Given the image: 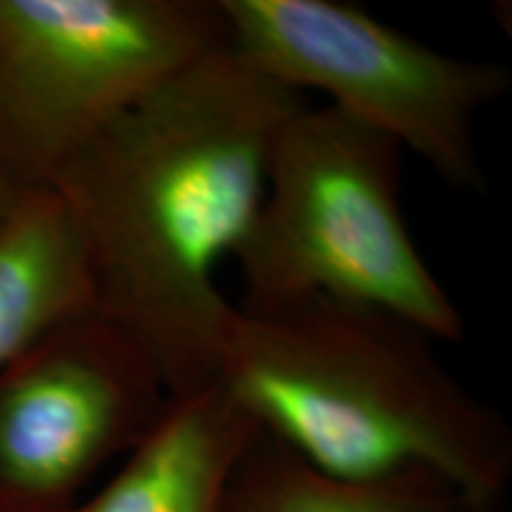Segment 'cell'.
I'll return each mask as SVG.
<instances>
[{
	"instance_id": "6da1fadb",
	"label": "cell",
	"mask_w": 512,
	"mask_h": 512,
	"mask_svg": "<svg viewBox=\"0 0 512 512\" xmlns=\"http://www.w3.org/2000/svg\"><path fill=\"white\" fill-rule=\"evenodd\" d=\"M304 93L233 46L171 76L57 174L86 252L93 313L131 339L169 394L219 380L235 311L216 285Z\"/></svg>"
},
{
	"instance_id": "7a4b0ae2",
	"label": "cell",
	"mask_w": 512,
	"mask_h": 512,
	"mask_svg": "<svg viewBox=\"0 0 512 512\" xmlns=\"http://www.w3.org/2000/svg\"><path fill=\"white\" fill-rule=\"evenodd\" d=\"M434 339L375 306L309 297L235 311L219 380L268 437L342 479L434 472L505 503L512 434L441 366Z\"/></svg>"
},
{
	"instance_id": "3957f363",
	"label": "cell",
	"mask_w": 512,
	"mask_h": 512,
	"mask_svg": "<svg viewBox=\"0 0 512 512\" xmlns=\"http://www.w3.org/2000/svg\"><path fill=\"white\" fill-rule=\"evenodd\" d=\"M233 259L240 309L332 297L411 320L437 342L465 335L403 216L401 147L330 105H304L280 126Z\"/></svg>"
},
{
	"instance_id": "277c9868",
	"label": "cell",
	"mask_w": 512,
	"mask_h": 512,
	"mask_svg": "<svg viewBox=\"0 0 512 512\" xmlns=\"http://www.w3.org/2000/svg\"><path fill=\"white\" fill-rule=\"evenodd\" d=\"M228 43L219 0H0V176L50 190L121 114Z\"/></svg>"
},
{
	"instance_id": "5b68a950",
	"label": "cell",
	"mask_w": 512,
	"mask_h": 512,
	"mask_svg": "<svg viewBox=\"0 0 512 512\" xmlns=\"http://www.w3.org/2000/svg\"><path fill=\"white\" fill-rule=\"evenodd\" d=\"M230 46L294 91L425 159L444 183L484 192L475 121L510 88L503 64L460 60L339 0H219Z\"/></svg>"
},
{
	"instance_id": "8992f818",
	"label": "cell",
	"mask_w": 512,
	"mask_h": 512,
	"mask_svg": "<svg viewBox=\"0 0 512 512\" xmlns=\"http://www.w3.org/2000/svg\"><path fill=\"white\" fill-rule=\"evenodd\" d=\"M169 389L95 313L0 368V512H69L155 425Z\"/></svg>"
},
{
	"instance_id": "52a82bcc",
	"label": "cell",
	"mask_w": 512,
	"mask_h": 512,
	"mask_svg": "<svg viewBox=\"0 0 512 512\" xmlns=\"http://www.w3.org/2000/svg\"><path fill=\"white\" fill-rule=\"evenodd\" d=\"M256 432L221 382L169 394L112 477L69 512H228L230 479Z\"/></svg>"
},
{
	"instance_id": "ba28073f",
	"label": "cell",
	"mask_w": 512,
	"mask_h": 512,
	"mask_svg": "<svg viewBox=\"0 0 512 512\" xmlns=\"http://www.w3.org/2000/svg\"><path fill=\"white\" fill-rule=\"evenodd\" d=\"M86 313L91 273L67 204L55 190L24 192L0 228V368Z\"/></svg>"
},
{
	"instance_id": "9c48e42d",
	"label": "cell",
	"mask_w": 512,
	"mask_h": 512,
	"mask_svg": "<svg viewBox=\"0 0 512 512\" xmlns=\"http://www.w3.org/2000/svg\"><path fill=\"white\" fill-rule=\"evenodd\" d=\"M470 501L434 472L342 479L256 432L228 489V512H467Z\"/></svg>"
},
{
	"instance_id": "30bf717a",
	"label": "cell",
	"mask_w": 512,
	"mask_h": 512,
	"mask_svg": "<svg viewBox=\"0 0 512 512\" xmlns=\"http://www.w3.org/2000/svg\"><path fill=\"white\" fill-rule=\"evenodd\" d=\"M19 197L22 195H19V192L12 188L10 183L0 176V228L8 223L12 209H15V204L19 202Z\"/></svg>"
},
{
	"instance_id": "8fae6325",
	"label": "cell",
	"mask_w": 512,
	"mask_h": 512,
	"mask_svg": "<svg viewBox=\"0 0 512 512\" xmlns=\"http://www.w3.org/2000/svg\"><path fill=\"white\" fill-rule=\"evenodd\" d=\"M467 512H503V503H472Z\"/></svg>"
}]
</instances>
